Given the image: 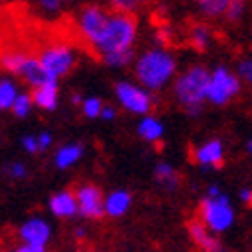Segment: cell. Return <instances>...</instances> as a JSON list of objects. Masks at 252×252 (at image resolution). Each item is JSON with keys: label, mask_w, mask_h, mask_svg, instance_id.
<instances>
[{"label": "cell", "mask_w": 252, "mask_h": 252, "mask_svg": "<svg viewBox=\"0 0 252 252\" xmlns=\"http://www.w3.org/2000/svg\"><path fill=\"white\" fill-rule=\"evenodd\" d=\"M85 236H87V230H85V228H81V226H79V228H75V238H77V240L85 238Z\"/></svg>", "instance_id": "38"}, {"label": "cell", "mask_w": 252, "mask_h": 252, "mask_svg": "<svg viewBox=\"0 0 252 252\" xmlns=\"http://www.w3.org/2000/svg\"><path fill=\"white\" fill-rule=\"evenodd\" d=\"M40 65L51 75V79L59 81L61 77L69 75L77 65V55L69 45H51L45 47L38 55Z\"/></svg>", "instance_id": "7"}, {"label": "cell", "mask_w": 252, "mask_h": 252, "mask_svg": "<svg viewBox=\"0 0 252 252\" xmlns=\"http://www.w3.org/2000/svg\"><path fill=\"white\" fill-rule=\"evenodd\" d=\"M2 252H14V250H2Z\"/></svg>", "instance_id": "41"}, {"label": "cell", "mask_w": 252, "mask_h": 252, "mask_svg": "<svg viewBox=\"0 0 252 252\" xmlns=\"http://www.w3.org/2000/svg\"><path fill=\"white\" fill-rule=\"evenodd\" d=\"M18 93H20V89L14 79H10V77L0 79V111H10Z\"/></svg>", "instance_id": "22"}, {"label": "cell", "mask_w": 252, "mask_h": 252, "mask_svg": "<svg viewBox=\"0 0 252 252\" xmlns=\"http://www.w3.org/2000/svg\"><path fill=\"white\" fill-rule=\"evenodd\" d=\"M154 176H156V182L163 188V190H167V192H176L178 190V186H180V174H178V170H176L172 163L159 161L156 165V170H154Z\"/></svg>", "instance_id": "19"}, {"label": "cell", "mask_w": 252, "mask_h": 252, "mask_svg": "<svg viewBox=\"0 0 252 252\" xmlns=\"http://www.w3.org/2000/svg\"><path fill=\"white\" fill-rule=\"evenodd\" d=\"M238 200L244 206H252V188H242V190L238 192Z\"/></svg>", "instance_id": "36"}, {"label": "cell", "mask_w": 252, "mask_h": 252, "mask_svg": "<svg viewBox=\"0 0 252 252\" xmlns=\"http://www.w3.org/2000/svg\"><path fill=\"white\" fill-rule=\"evenodd\" d=\"M115 99L121 107L127 111V113H133V115H150L154 103H156V97L143 89L137 83H131V81H119L115 85Z\"/></svg>", "instance_id": "6"}, {"label": "cell", "mask_w": 252, "mask_h": 252, "mask_svg": "<svg viewBox=\"0 0 252 252\" xmlns=\"http://www.w3.org/2000/svg\"><path fill=\"white\" fill-rule=\"evenodd\" d=\"M133 71H135L137 85L148 89L150 93H156L176 81L178 61L172 51L161 47H152V49H145L141 55H137L133 63Z\"/></svg>", "instance_id": "1"}, {"label": "cell", "mask_w": 252, "mask_h": 252, "mask_svg": "<svg viewBox=\"0 0 252 252\" xmlns=\"http://www.w3.org/2000/svg\"><path fill=\"white\" fill-rule=\"evenodd\" d=\"M244 12H246V4L242 2V0H230V6L226 10L224 18L228 20V23H240Z\"/></svg>", "instance_id": "27"}, {"label": "cell", "mask_w": 252, "mask_h": 252, "mask_svg": "<svg viewBox=\"0 0 252 252\" xmlns=\"http://www.w3.org/2000/svg\"><path fill=\"white\" fill-rule=\"evenodd\" d=\"M14 252H47V246H34V244H20L14 248Z\"/></svg>", "instance_id": "34"}, {"label": "cell", "mask_w": 252, "mask_h": 252, "mask_svg": "<svg viewBox=\"0 0 252 252\" xmlns=\"http://www.w3.org/2000/svg\"><path fill=\"white\" fill-rule=\"evenodd\" d=\"M49 210L55 218H73L79 214V206L75 192L71 190H61L49 198Z\"/></svg>", "instance_id": "13"}, {"label": "cell", "mask_w": 252, "mask_h": 252, "mask_svg": "<svg viewBox=\"0 0 252 252\" xmlns=\"http://www.w3.org/2000/svg\"><path fill=\"white\" fill-rule=\"evenodd\" d=\"M36 137H38V150L40 152H47L53 145V141H55L51 131H40V133H36Z\"/></svg>", "instance_id": "33"}, {"label": "cell", "mask_w": 252, "mask_h": 252, "mask_svg": "<svg viewBox=\"0 0 252 252\" xmlns=\"http://www.w3.org/2000/svg\"><path fill=\"white\" fill-rule=\"evenodd\" d=\"M210 71L202 65H192L176 77L172 83V93L180 107L192 117H198L204 111L208 95Z\"/></svg>", "instance_id": "2"}, {"label": "cell", "mask_w": 252, "mask_h": 252, "mask_svg": "<svg viewBox=\"0 0 252 252\" xmlns=\"http://www.w3.org/2000/svg\"><path fill=\"white\" fill-rule=\"evenodd\" d=\"M51 238H53V228H51V224L45 218H40V216L27 218L23 224L18 226V240H20V244L47 246Z\"/></svg>", "instance_id": "10"}, {"label": "cell", "mask_w": 252, "mask_h": 252, "mask_svg": "<svg viewBox=\"0 0 252 252\" xmlns=\"http://www.w3.org/2000/svg\"><path fill=\"white\" fill-rule=\"evenodd\" d=\"M137 135L143 141H148V143H158L163 137V123H161V119L152 115V113L141 117L139 123H137Z\"/></svg>", "instance_id": "18"}, {"label": "cell", "mask_w": 252, "mask_h": 252, "mask_svg": "<svg viewBox=\"0 0 252 252\" xmlns=\"http://www.w3.org/2000/svg\"><path fill=\"white\" fill-rule=\"evenodd\" d=\"M83 101H85V97H81L79 93H75V95H73V103H75V105H79V107L83 105Z\"/></svg>", "instance_id": "39"}, {"label": "cell", "mask_w": 252, "mask_h": 252, "mask_svg": "<svg viewBox=\"0 0 252 252\" xmlns=\"http://www.w3.org/2000/svg\"><path fill=\"white\" fill-rule=\"evenodd\" d=\"M246 152H248V154H250V156H252V139H250V141H248V143H246Z\"/></svg>", "instance_id": "40"}, {"label": "cell", "mask_w": 252, "mask_h": 252, "mask_svg": "<svg viewBox=\"0 0 252 252\" xmlns=\"http://www.w3.org/2000/svg\"><path fill=\"white\" fill-rule=\"evenodd\" d=\"M109 6L113 8L115 14H131L133 16L139 2H135V0H115V2H111Z\"/></svg>", "instance_id": "30"}, {"label": "cell", "mask_w": 252, "mask_h": 252, "mask_svg": "<svg viewBox=\"0 0 252 252\" xmlns=\"http://www.w3.org/2000/svg\"><path fill=\"white\" fill-rule=\"evenodd\" d=\"M109 16H111V12L99 4H89L85 8H81L77 14V31L83 36V40L93 47L99 40L103 29L107 27Z\"/></svg>", "instance_id": "8"}, {"label": "cell", "mask_w": 252, "mask_h": 252, "mask_svg": "<svg viewBox=\"0 0 252 252\" xmlns=\"http://www.w3.org/2000/svg\"><path fill=\"white\" fill-rule=\"evenodd\" d=\"M137 38V20L131 14H115L111 12L107 27L103 29L99 40L93 45V51L101 57L113 55V53H125L133 51Z\"/></svg>", "instance_id": "3"}, {"label": "cell", "mask_w": 252, "mask_h": 252, "mask_svg": "<svg viewBox=\"0 0 252 252\" xmlns=\"http://www.w3.org/2000/svg\"><path fill=\"white\" fill-rule=\"evenodd\" d=\"M29 170H27V165L23 163V161H10L8 165H4V174L10 178V180H25L29 174H27Z\"/></svg>", "instance_id": "29"}, {"label": "cell", "mask_w": 252, "mask_h": 252, "mask_svg": "<svg viewBox=\"0 0 252 252\" xmlns=\"http://www.w3.org/2000/svg\"><path fill=\"white\" fill-rule=\"evenodd\" d=\"M224 192H222V188L218 186V184H212V186H208V192H206V198H218V196H222Z\"/></svg>", "instance_id": "37"}, {"label": "cell", "mask_w": 252, "mask_h": 252, "mask_svg": "<svg viewBox=\"0 0 252 252\" xmlns=\"http://www.w3.org/2000/svg\"><path fill=\"white\" fill-rule=\"evenodd\" d=\"M79 216L87 220H99L105 216V196L103 190L95 184H81L75 190Z\"/></svg>", "instance_id": "9"}, {"label": "cell", "mask_w": 252, "mask_h": 252, "mask_svg": "<svg viewBox=\"0 0 252 252\" xmlns=\"http://www.w3.org/2000/svg\"><path fill=\"white\" fill-rule=\"evenodd\" d=\"M31 95H32L34 107L43 111H55L59 107V81H51L43 87L32 89Z\"/></svg>", "instance_id": "14"}, {"label": "cell", "mask_w": 252, "mask_h": 252, "mask_svg": "<svg viewBox=\"0 0 252 252\" xmlns=\"http://www.w3.org/2000/svg\"><path fill=\"white\" fill-rule=\"evenodd\" d=\"M20 77H23V81L27 83L31 89H38V87L47 85V83L55 81V79H51V75L45 71V67L40 65L38 57H29V61H27L23 73H20Z\"/></svg>", "instance_id": "16"}, {"label": "cell", "mask_w": 252, "mask_h": 252, "mask_svg": "<svg viewBox=\"0 0 252 252\" xmlns=\"http://www.w3.org/2000/svg\"><path fill=\"white\" fill-rule=\"evenodd\" d=\"M115 117H117V109L113 105H105L103 111H101V119L103 121H115Z\"/></svg>", "instance_id": "35"}, {"label": "cell", "mask_w": 252, "mask_h": 252, "mask_svg": "<svg viewBox=\"0 0 252 252\" xmlns=\"http://www.w3.org/2000/svg\"><path fill=\"white\" fill-rule=\"evenodd\" d=\"M135 53L133 51H125V53H113V55H105L101 57V63L107 65L111 69H123V67H129L131 63H135Z\"/></svg>", "instance_id": "25"}, {"label": "cell", "mask_w": 252, "mask_h": 252, "mask_svg": "<svg viewBox=\"0 0 252 252\" xmlns=\"http://www.w3.org/2000/svg\"><path fill=\"white\" fill-rule=\"evenodd\" d=\"M20 145H23V150L27 154H31V156L40 154V150H38V137L34 133H27V135L20 137Z\"/></svg>", "instance_id": "31"}, {"label": "cell", "mask_w": 252, "mask_h": 252, "mask_svg": "<svg viewBox=\"0 0 252 252\" xmlns=\"http://www.w3.org/2000/svg\"><path fill=\"white\" fill-rule=\"evenodd\" d=\"M242 91V81L240 77L230 71L228 67H216L210 71V81H208V95L206 101L216 107H224L232 99H236Z\"/></svg>", "instance_id": "5"}, {"label": "cell", "mask_w": 252, "mask_h": 252, "mask_svg": "<svg viewBox=\"0 0 252 252\" xmlns=\"http://www.w3.org/2000/svg\"><path fill=\"white\" fill-rule=\"evenodd\" d=\"M236 75L242 83H248L252 87V57H242L236 65Z\"/></svg>", "instance_id": "28"}, {"label": "cell", "mask_w": 252, "mask_h": 252, "mask_svg": "<svg viewBox=\"0 0 252 252\" xmlns=\"http://www.w3.org/2000/svg\"><path fill=\"white\" fill-rule=\"evenodd\" d=\"M29 57H31V55H27V53H23V51H6V53L0 55V69L6 71L8 75L20 77V73H23Z\"/></svg>", "instance_id": "21"}, {"label": "cell", "mask_w": 252, "mask_h": 252, "mask_svg": "<svg viewBox=\"0 0 252 252\" xmlns=\"http://www.w3.org/2000/svg\"><path fill=\"white\" fill-rule=\"evenodd\" d=\"M83 154H85V148L81 143H65L55 152V158H53V163L57 170H69L75 163L81 161Z\"/></svg>", "instance_id": "17"}, {"label": "cell", "mask_w": 252, "mask_h": 252, "mask_svg": "<svg viewBox=\"0 0 252 252\" xmlns=\"http://www.w3.org/2000/svg\"><path fill=\"white\" fill-rule=\"evenodd\" d=\"M38 6L43 8L45 12H49V14H59L61 8H63V2H61V0H43Z\"/></svg>", "instance_id": "32"}, {"label": "cell", "mask_w": 252, "mask_h": 252, "mask_svg": "<svg viewBox=\"0 0 252 252\" xmlns=\"http://www.w3.org/2000/svg\"><path fill=\"white\" fill-rule=\"evenodd\" d=\"M224 156H226L224 143L218 137H212V139L200 143L194 150V161L198 165L206 167V170H218V167H222Z\"/></svg>", "instance_id": "11"}, {"label": "cell", "mask_w": 252, "mask_h": 252, "mask_svg": "<svg viewBox=\"0 0 252 252\" xmlns=\"http://www.w3.org/2000/svg\"><path fill=\"white\" fill-rule=\"evenodd\" d=\"M103 107L105 105L99 97H85V101H83V105H81V111L87 119H97V117H101Z\"/></svg>", "instance_id": "26"}, {"label": "cell", "mask_w": 252, "mask_h": 252, "mask_svg": "<svg viewBox=\"0 0 252 252\" xmlns=\"http://www.w3.org/2000/svg\"><path fill=\"white\" fill-rule=\"evenodd\" d=\"M212 38H214V31L206 23L192 25L190 32H188V43H190L196 51H206L210 45H212Z\"/></svg>", "instance_id": "20"}, {"label": "cell", "mask_w": 252, "mask_h": 252, "mask_svg": "<svg viewBox=\"0 0 252 252\" xmlns=\"http://www.w3.org/2000/svg\"><path fill=\"white\" fill-rule=\"evenodd\" d=\"M34 109V103H32V95L29 91H20L14 105H12V109L10 113L16 117V119H27Z\"/></svg>", "instance_id": "24"}, {"label": "cell", "mask_w": 252, "mask_h": 252, "mask_svg": "<svg viewBox=\"0 0 252 252\" xmlns=\"http://www.w3.org/2000/svg\"><path fill=\"white\" fill-rule=\"evenodd\" d=\"M236 220V210L226 194L218 198H204L200 202V222L212 234H222L232 228Z\"/></svg>", "instance_id": "4"}, {"label": "cell", "mask_w": 252, "mask_h": 252, "mask_svg": "<svg viewBox=\"0 0 252 252\" xmlns=\"http://www.w3.org/2000/svg\"><path fill=\"white\" fill-rule=\"evenodd\" d=\"M230 6V0H200L196 2V8L206 18H220L226 14Z\"/></svg>", "instance_id": "23"}, {"label": "cell", "mask_w": 252, "mask_h": 252, "mask_svg": "<svg viewBox=\"0 0 252 252\" xmlns=\"http://www.w3.org/2000/svg\"><path fill=\"white\" fill-rule=\"evenodd\" d=\"M188 236H190V240L202 252H222L224 250V244L220 242V238H216V234L210 232L200 220H192L188 224Z\"/></svg>", "instance_id": "12"}, {"label": "cell", "mask_w": 252, "mask_h": 252, "mask_svg": "<svg viewBox=\"0 0 252 252\" xmlns=\"http://www.w3.org/2000/svg\"><path fill=\"white\" fill-rule=\"evenodd\" d=\"M131 202L133 198L127 190H113L109 194H105V216L121 218L123 214H127Z\"/></svg>", "instance_id": "15"}]
</instances>
